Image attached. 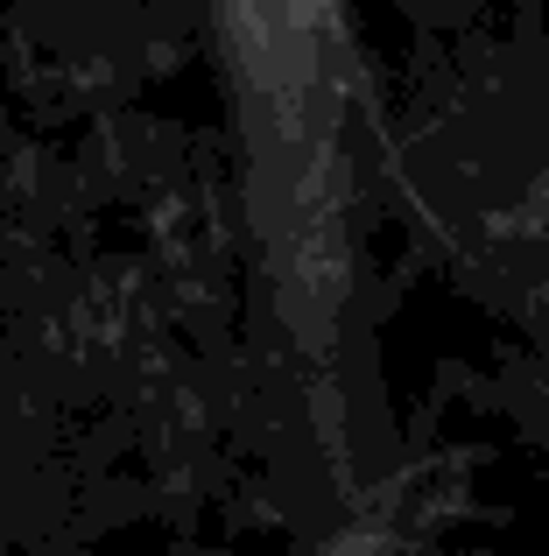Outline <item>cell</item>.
<instances>
[{
  "label": "cell",
  "instance_id": "obj_2",
  "mask_svg": "<svg viewBox=\"0 0 549 556\" xmlns=\"http://www.w3.org/2000/svg\"><path fill=\"white\" fill-rule=\"evenodd\" d=\"M430 232L444 240L451 268L549 353V141L528 149L486 198L437 184Z\"/></svg>",
  "mask_w": 549,
  "mask_h": 556
},
{
  "label": "cell",
  "instance_id": "obj_1",
  "mask_svg": "<svg viewBox=\"0 0 549 556\" xmlns=\"http://www.w3.org/2000/svg\"><path fill=\"white\" fill-rule=\"evenodd\" d=\"M240 127L254 296L310 472L359 486L395 465L367 303L373 78L345 0H212Z\"/></svg>",
  "mask_w": 549,
  "mask_h": 556
}]
</instances>
